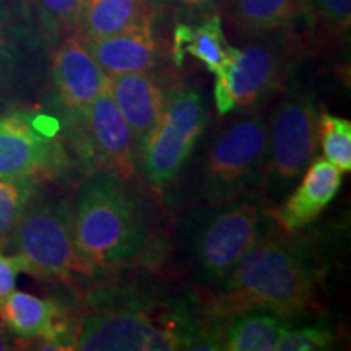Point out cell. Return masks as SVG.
Returning a JSON list of instances; mask_svg holds the SVG:
<instances>
[{
	"label": "cell",
	"mask_w": 351,
	"mask_h": 351,
	"mask_svg": "<svg viewBox=\"0 0 351 351\" xmlns=\"http://www.w3.org/2000/svg\"><path fill=\"white\" fill-rule=\"evenodd\" d=\"M86 2V0H82V5H83V3H85Z\"/></svg>",
	"instance_id": "cell-30"
},
{
	"label": "cell",
	"mask_w": 351,
	"mask_h": 351,
	"mask_svg": "<svg viewBox=\"0 0 351 351\" xmlns=\"http://www.w3.org/2000/svg\"><path fill=\"white\" fill-rule=\"evenodd\" d=\"M217 324L219 350L226 351H275L276 341L287 320L265 311H245L221 317Z\"/></svg>",
	"instance_id": "cell-19"
},
{
	"label": "cell",
	"mask_w": 351,
	"mask_h": 351,
	"mask_svg": "<svg viewBox=\"0 0 351 351\" xmlns=\"http://www.w3.org/2000/svg\"><path fill=\"white\" fill-rule=\"evenodd\" d=\"M2 57H3V51H2V38H0V67H2Z\"/></svg>",
	"instance_id": "cell-29"
},
{
	"label": "cell",
	"mask_w": 351,
	"mask_h": 351,
	"mask_svg": "<svg viewBox=\"0 0 351 351\" xmlns=\"http://www.w3.org/2000/svg\"><path fill=\"white\" fill-rule=\"evenodd\" d=\"M274 232L258 192L189 208L174 232L176 254L200 287L215 289L254 244Z\"/></svg>",
	"instance_id": "cell-4"
},
{
	"label": "cell",
	"mask_w": 351,
	"mask_h": 351,
	"mask_svg": "<svg viewBox=\"0 0 351 351\" xmlns=\"http://www.w3.org/2000/svg\"><path fill=\"white\" fill-rule=\"evenodd\" d=\"M158 19L152 0H86L78 34L83 39L108 38L132 29L155 28Z\"/></svg>",
	"instance_id": "cell-17"
},
{
	"label": "cell",
	"mask_w": 351,
	"mask_h": 351,
	"mask_svg": "<svg viewBox=\"0 0 351 351\" xmlns=\"http://www.w3.org/2000/svg\"><path fill=\"white\" fill-rule=\"evenodd\" d=\"M238 36L251 39L302 21L300 0H221V10Z\"/></svg>",
	"instance_id": "cell-18"
},
{
	"label": "cell",
	"mask_w": 351,
	"mask_h": 351,
	"mask_svg": "<svg viewBox=\"0 0 351 351\" xmlns=\"http://www.w3.org/2000/svg\"><path fill=\"white\" fill-rule=\"evenodd\" d=\"M204 134L178 178L161 194L173 208L189 210L258 192L267 156L269 117L258 108L232 111Z\"/></svg>",
	"instance_id": "cell-1"
},
{
	"label": "cell",
	"mask_w": 351,
	"mask_h": 351,
	"mask_svg": "<svg viewBox=\"0 0 351 351\" xmlns=\"http://www.w3.org/2000/svg\"><path fill=\"white\" fill-rule=\"evenodd\" d=\"M12 346H10V341H8V339L5 335H3L2 332H0V351H3V350H10Z\"/></svg>",
	"instance_id": "cell-28"
},
{
	"label": "cell",
	"mask_w": 351,
	"mask_h": 351,
	"mask_svg": "<svg viewBox=\"0 0 351 351\" xmlns=\"http://www.w3.org/2000/svg\"><path fill=\"white\" fill-rule=\"evenodd\" d=\"M36 194L38 179H0V249L10 241L13 230Z\"/></svg>",
	"instance_id": "cell-23"
},
{
	"label": "cell",
	"mask_w": 351,
	"mask_h": 351,
	"mask_svg": "<svg viewBox=\"0 0 351 351\" xmlns=\"http://www.w3.org/2000/svg\"><path fill=\"white\" fill-rule=\"evenodd\" d=\"M73 232L86 270H112L142 256L150 225L129 181L111 171L88 173L73 202Z\"/></svg>",
	"instance_id": "cell-2"
},
{
	"label": "cell",
	"mask_w": 351,
	"mask_h": 351,
	"mask_svg": "<svg viewBox=\"0 0 351 351\" xmlns=\"http://www.w3.org/2000/svg\"><path fill=\"white\" fill-rule=\"evenodd\" d=\"M302 23L314 39L343 38L350 32L351 0H300Z\"/></svg>",
	"instance_id": "cell-21"
},
{
	"label": "cell",
	"mask_w": 351,
	"mask_h": 351,
	"mask_svg": "<svg viewBox=\"0 0 351 351\" xmlns=\"http://www.w3.org/2000/svg\"><path fill=\"white\" fill-rule=\"evenodd\" d=\"M213 291V317L265 311L287 319L313 300L314 275L300 245L270 232L236 262Z\"/></svg>",
	"instance_id": "cell-3"
},
{
	"label": "cell",
	"mask_w": 351,
	"mask_h": 351,
	"mask_svg": "<svg viewBox=\"0 0 351 351\" xmlns=\"http://www.w3.org/2000/svg\"><path fill=\"white\" fill-rule=\"evenodd\" d=\"M51 72L56 106L62 117L80 112L109 86L106 72L78 33L64 38L54 47Z\"/></svg>",
	"instance_id": "cell-12"
},
{
	"label": "cell",
	"mask_w": 351,
	"mask_h": 351,
	"mask_svg": "<svg viewBox=\"0 0 351 351\" xmlns=\"http://www.w3.org/2000/svg\"><path fill=\"white\" fill-rule=\"evenodd\" d=\"M319 143L324 158L341 173L351 171V124L343 117L319 114Z\"/></svg>",
	"instance_id": "cell-24"
},
{
	"label": "cell",
	"mask_w": 351,
	"mask_h": 351,
	"mask_svg": "<svg viewBox=\"0 0 351 351\" xmlns=\"http://www.w3.org/2000/svg\"><path fill=\"white\" fill-rule=\"evenodd\" d=\"M207 124V101L199 88H168L160 119L138 150L137 171L148 186L163 192L178 178Z\"/></svg>",
	"instance_id": "cell-8"
},
{
	"label": "cell",
	"mask_w": 351,
	"mask_h": 351,
	"mask_svg": "<svg viewBox=\"0 0 351 351\" xmlns=\"http://www.w3.org/2000/svg\"><path fill=\"white\" fill-rule=\"evenodd\" d=\"M343 173L328 163L324 156H315L307 166L295 191L288 194L276 210L278 225L287 232L300 231L313 223L339 194Z\"/></svg>",
	"instance_id": "cell-14"
},
{
	"label": "cell",
	"mask_w": 351,
	"mask_h": 351,
	"mask_svg": "<svg viewBox=\"0 0 351 351\" xmlns=\"http://www.w3.org/2000/svg\"><path fill=\"white\" fill-rule=\"evenodd\" d=\"M337 341V333L330 327L307 326L287 327L276 341L275 351H322L330 350Z\"/></svg>",
	"instance_id": "cell-25"
},
{
	"label": "cell",
	"mask_w": 351,
	"mask_h": 351,
	"mask_svg": "<svg viewBox=\"0 0 351 351\" xmlns=\"http://www.w3.org/2000/svg\"><path fill=\"white\" fill-rule=\"evenodd\" d=\"M0 319L21 339H41L44 350H73L75 332L54 301L13 289L0 301Z\"/></svg>",
	"instance_id": "cell-13"
},
{
	"label": "cell",
	"mask_w": 351,
	"mask_h": 351,
	"mask_svg": "<svg viewBox=\"0 0 351 351\" xmlns=\"http://www.w3.org/2000/svg\"><path fill=\"white\" fill-rule=\"evenodd\" d=\"M93 313L75 328L73 350L166 351L187 350L205 326L186 304L145 302L134 295L101 293Z\"/></svg>",
	"instance_id": "cell-5"
},
{
	"label": "cell",
	"mask_w": 351,
	"mask_h": 351,
	"mask_svg": "<svg viewBox=\"0 0 351 351\" xmlns=\"http://www.w3.org/2000/svg\"><path fill=\"white\" fill-rule=\"evenodd\" d=\"M319 114L314 96L301 90L283 93L271 108L261 184L267 205L282 204L317 156Z\"/></svg>",
	"instance_id": "cell-7"
},
{
	"label": "cell",
	"mask_w": 351,
	"mask_h": 351,
	"mask_svg": "<svg viewBox=\"0 0 351 351\" xmlns=\"http://www.w3.org/2000/svg\"><path fill=\"white\" fill-rule=\"evenodd\" d=\"M21 271H25V262L19 254L3 256L0 252V301L15 289L16 278Z\"/></svg>",
	"instance_id": "cell-27"
},
{
	"label": "cell",
	"mask_w": 351,
	"mask_h": 351,
	"mask_svg": "<svg viewBox=\"0 0 351 351\" xmlns=\"http://www.w3.org/2000/svg\"><path fill=\"white\" fill-rule=\"evenodd\" d=\"M62 121L65 135L86 174L111 171L127 181L137 174L138 147L108 90Z\"/></svg>",
	"instance_id": "cell-10"
},
{
	"label": "cell",
	"mask_w": 351,
	"mask_h": 351,
	"mask_svg": "<svg viewBox=\"0 0 351 351\" xmlns=\"http://www.w3.org/2000/svg\"><path fill=\"white\" fill-rule=\"evenodd\" d=\"M69 165L57 127L41 124L39 117L26 111L0 116V179H38L60 174Z\"/></svg>",
	"instance_id": "cell-11"
},
{
	"label": "cell",
	"mask_w": 351,
	"mask_h": 351,
	"mask_svg": "<svg viewBox=\"0 0 351 351\" xmlns=\"http://www.w3.org/2000/svg\"><path fill=\"white\" fill-rule=\"evenodd\" d=\"M85 44L108 77L152 72L161 57L155 28H140L108 38L85 39Z\"/></svg>",
	"instance_id": "cell-16"
},
{
	"label": "cell",
	"mask_w": 351,
	"mask_h": 351,
	"mask_svg": "<svg viewBox=\"0 0 351 351\" xmlns=\"http://www.w3.org/2000/svg\"><path fill=\"white\" fill-rule=\"evenodd\" d=\"M108 91L140 150L145 137L160 119L168 88L153 72H135L109 77Z\"/></svg>",
	"instance_id": "cell-15"
},
{
	"label": "cell",
	"mask_w": 351,
	"mask_h": 351,
	"mask_svg": "<svg viewBox=\"0 0 351 351\" xmlns=\"http://www.w3.org/2000/svg\"><path fill=\"white\" fill-rule=\"evenodd\" d=\"M158 15L168 16L176 25H197L221 13V0H152Z\"/></svg>",
	"instance_id": "cell-26"
},
{
	"label": "cell",
	"mask_w": 351,
	"mask_h": 351,
	"mask_svg": "<svg viewBox=\"0 0 351 351\" xmlns=\"http://www.w3.org/2000/svg\"><path fill=\"white\" fill-rule=\"evenodd\" d=\"M10 243L23 258L25 271L39 278L67 280L90 274L77 252L73 204L62 197L34 195Z\"/></svg>",
	"instance_id": "cell-9"
},
{
	"label": "cell",
	"mask_w": 351,
	"mask_h": 351,
	"mask_svg": "<svg viewBox=\"0 0 351 351\" xmlns=\"http://www.w3.org/2000/svg\"><path fill=\"white\" fill-rule=\"evenodd\" d=\"M33 3L44 41L51 47L78 33L82 0H33Z\"/></svg>",
	"instance_id": "cell-22"
},
{
	"label": "cell",
	"mask_w": 351,
	"mask_h": 351,
	"mask_svg": "<svg viewBox=\"0 0 351 351\" xmlns=\"http://www.w3.org/2000/svg\"><path fill=\"white\" fill-rule=\"evenodd\" d=\"M306 54V39L296 29H278L234 47L230 64L215 75V106L219 116L258 108L282 90Z\"/></svg>",
	"instance_id": "cell-6"
},
{
	"label": "cell",
	"mask_w": 351,
	"mask_h": 351,
	"mask_svg": "<svg viewBox=\"0 0 351 351\" xmlns=\"http://www.w3.org/2000/svg\"><path fill=\"white\" fill-rule=\"evenodd\" d=\"M174 52H187L205 65L208 72L218 75L230 64L234 47L228 44L223 32L221 13L197 25H176Z\"/></svg>",
	"instance_id": "cell-20"
}]
</instances>
